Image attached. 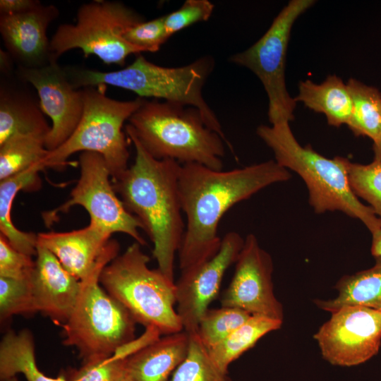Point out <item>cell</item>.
Segmentation results:
<instances>
[{
	"label": "cell",
	"mask_w": 381,
	"mask_h": 381,
	"mask_svg": "<svg viewBox=\"0 0 381 381\" xmlns=\"http://www.w3.org/2000/svg\"><path fill=\"white\" fill-rule=\"evenodd\" d=\"M190 335L187 356L174 370L170 381H231L211 360L198 334Z\"/></svg>",
	"instance_id": "28"
},
{
	"label": "cell",
	"mask_w": 381,
	"mask_h": 381,
	"mask_svg": "<svg viewBox=\"0 0 381 381\" xmlns=\"http://www.w3.org/2000/svg\"><path fill=\"white\" fill-rule=\"evenodd\" d=\"M118 381H133L131 377L128 376V375L126 372L123 374V375L120 377V379Z\"/></svg>",
	"instance_id": "39"
},
{
	"label": "cell",
	"mask_w": 381,
	"mask_h": 381,
	"mask_svg": "<svg viewBox=\"0 0 381 381\" xmlns=\"http://www.w3.org/2000/svg\"><path fill=\"white\" fill-rule=\"evenodd\" d=\"M244 238L236 231L226 233L218 253L210 260L193 267L176 282L177 313L183 331L195 333L201 318L219 294L227 269L236 262Z\"/></svg>",
	"instance_id": "15"
},
{
	"label": "cell",
	"mask_w": 381,
	"mask_h": 381,
	"mask_svg": "<svg viewBox=\"0 0 381 381\" xmlns=\"http://www.w3.org/2000/svg\"><path fill=\"white\" fill-rule=\"evenodd\" d=\"M371 234V254L375 258L381 257V229Z\"/></svg>",
	"instance_id": "37"
},
{
	"label": "cell",
	"mask_w": 381,
	"mask_h": 381,
	"mask_svg": "<svg viewBox=\"0 0 381 381\" xmlns=\"http://www.w3.org/2000/svg\"><path fill=\"white\" fill-rule=\"evenodd\" d=\"M346 85L352 100L347 126L355 135L368 136L375 142L381 131V92L353 78Z\"/></svg>",
	"instance_id": "27"
},
{
	"label": "cell",
	"mask_w": 381,
	"mask_h": 381,
	"mask_svg": "<svg viewBox=\"0 0 381 381\" xmlns=\"http://www.w3.org/2000/svg\"><path fill=\"white\" fill-rule=\"evenodd\" d=\"M37 235V245L52 252L64 267L80 281L96 265L111 236L92 222L78 230Z\"/></svg>",
	"instance_id": "18"
},
{
	"label": "cell",
	"mask_w": 381,
	"mask_h": 381,
	"mask_svg": "<svg viewBox=\"0 0 381 381\" xmlns=\"http://www.w3.org/2000/svg\"><path fill=\"white\" fill-rule=\"evenodd\" d=\"M123 37L143 52L158 51L169 38L165 28L164 16L136 24L124 33Z\"/></svg>",
	"instance_id": "34"
},
{
	"label": "cell",
	"mask_w": 381,
	"mask_h": 381,
	"mask_svg": "<svg viewBox=\"0 0 381 381\" xmlns=\"http://www.w3.org/2000/svg\"><path fill=\"white\" fill-rule=\"evenodd\" d=\"M150 258L135 242L102 270L99 283L131 313L136 322L160 334L183 331L174 308L176 284L158 268L148 267Z\"/></svg>",
	"instance_id": "7"
},
{
	"label": "cell",
	"mask_w": 381,
	"mask_h": 381,
	"mask_svg": "<svg viewBox=\"0 0 381 381\" xmlns=\"http://www.w3.org/2000/svg\"><path fill=\"white\" fill-rule=\"evenodd\" d=\"M291 177L288 169L272 159L228 171L197 163L181 164L179 190L186 225L178 252L181 272L218 253L222 243L218 226L230 208Z\"/></svg>",
	"instance_id": "1"
},
{
	"label": "cell",
	"mask_w": 381,
	"mask_h": 381,
	"mask_svg": "<svg viewBox=\"0 0 381 381\" xmlns=\"http://www.w3.org/2000/svg\"><path fill=\"white\" fill-rule=\"evenodd\" d=\"M35 256L31 283L36 312L64 324L74 308L80 281L47 248L37 245Z\"/></svg>",
	"instance_id": "17"
},
{
	"label": "cell",
	"mask_w": 381,
	"mask_h": 381,
	"mask_svg": "<svg viewBox=\"0 0 381 381\" xmlns=\"http://www.w3.org/2000/svg\"><path fill=\"white\" fill-rule=\"evenodd\" d=\"M295 101L323 114L329 125L339 127L348 123L352 111V100L346 84L335 75H329L320 84L310 80L301 81Z\"/></svg>",
	"instance_id": "22"
},
{
	"label": "cell",
	"mask_w": 381,
	"mask_h": 381,
	"mask_svg": "<svg viewBox=\"0 0 381 381\" xmlns=\"http://www.w3.org/2000/svg\"><path fill=\"white\" fill-rule=\"evenodd\" d=\"M59 15L54 5L23 13L0 14V33L6 52L17 66L36 68L53 60L47 30Z\"/></svg>",
	"instance_id": "16"
},
{
	"label": "cell",
	"mask_w": 381,
	"mask_h": 381,
	"mask_svg": "<svg viewBox=\"0 0 381 381\" xmlns=\"http://www.w3.org/2000/svg\"><path fill=\"white\" fill-rule=\"evenodd\" d=\"M281 320L261 315H251L241 326L221 341L207 348L214 365L228 373L229 365L270 332L279 329Z\"/></svg>",
	"instance_id": "25"
},
{
	"label": "cell",
	"mask_w": 381,
	"mask_h": 381,
	"mask_svg": "<svg viewBox=\"0 0 381 381\" xmlns=\"http://www.w3.org/2000/svg\"><path fill=\"white\" fill-rule=\"evenodd\" d=\"M34 344L32 334L28 329L18 332L10 330L4 335L0 343L1 380L22 373L28 381H78L45 375L36 364Z\"/></svg>",
	"instance_id": "24"
},
{
	"label": "cell",
	"mask_w": 381,
	"mask_h": 381,
	"mask_svg": "<svg viewBox=\"0 0 381 381\" xmlns=\"http://www.w3.org/2000/svg\"><path fill=\"white\" fill-rule=\"evenodd\" d=\"M46 138L32 134L16 135L0 145V181L34 166L42 165L49 153Z\"/></svg>",
	"instance_id": "26"
},
{
	"label": "cell",
	"mask_w": 381,
	"mask_h": 381,
	"mask_svg": "<svg viewBox=\"0 0 381 381\" xmlns=\"http://www.w3.org/2000/svg\"><path fill=\"white\" fill-rule=\"evenodd\" d=\"M250 316L248 312L237 308H208L200 320L196 333L208 348L225 339Z\"/></svg>",
	"instance_id": "30"
},
{
	"label": "cell",
	"mask_w": 381,
	"mask_h": 381,
	"mask_svg": "<svg viewBox=\"0 0 381 381\" xmlns=\"http://www.w3.org/2000/svg\"><path fill=\"white\" fill-rule=\"evenodd\" d=\"M80 175L71 193V198L47 214V222H52L54 217L66 212L73 205L83 207L92 222L112 235L119 232L132 237L141 246L146 241L139 229H143L140 220L131 214L117 196L110 182V171L102 155L92 152H83L79 157Z\"/></svg>",
	"instance_id": "11"
},
{
	"label": "cell",
	"mask_w": 381,
	"mask_h": 381,
	"mask_svg": "<svg viewBox=\"0 0 381 381\" xmlns=\"http://www.w3.org/2000/svg\"><path fill=\"white\" fill-rule=\"evenodd\" d=\"M82 88L83 112L71 137L60 147L49 151L45 168L60 169L78 152H92L103 157L112 179L128 168L129 151L123 123L140 107L145 98L120 101L107 97L104 85Z\"/></svg>",
	"instance_id": "8"
},
{
	"label": "cell",
	"mask_w": 381,
	"mask_h": 381,
	"mask_svg": "<svg viewBox=\"0 0 381 381\" xmlns=\"http://www.w3.org/2000/svg\"><path fill=\"white\" fill-rule=\"evenodd\" d=\"M125 130L157 159H173L181 164L197 163L222 170L226 142L207 126L195 107L145 99L129 118Z\"/></svg>",
	"instance_id": "3"
},
{
	"label": "cell",
	"mask_w": 381,
	"mask_h": 381,
	"mask_svg": "<svg viewBox=\"0 0 381 381\" xmlns=\"http://www.w3.org/2000/svg\"><path fill=\"white\" fill-rule=\"evenodd\" d=\"M35 261L31 256L15 249L0 234V277L28 279L31 277Z\"/></svg>",
	"instance_id": "35"
},
{
	"label": "cell",
	"mask_w": 381,
	"mask_h": 381,
	"mask_svg": "<svg viewBox=\"0 0 381 381\" xmlns=\"http://www.w3.org/2000/svg\"><path fill=\"white\" fill-rule=\"evenodd\" d=\"M214 9V5L208 0H186L178 10L164 15L169 37L195 23L207 21Z\"/></svg>",
	"instance_id": "33"
},
{
	"label": "cell",
	"mask_w": 381,
	"mask_h": 381,
	"mask_svg": "<svg viewBox=\"0 0 381 381\" xmlns=\"http://www.w3.org/2000/svg\"><path fill=\"white\" fill-rule=\"evenodd\" d=\"M189 344L185 331L159 337L126 359V372L133 381H168L187 356Z\"/></svg>",
	"instance_id": "20"
},
{
	"label": "cell",
	"mask_w": 381,
	"mask_h": 381,
	"mask_svg": "<svg viewBox=\"0 0 381 381\" xmlns=\"http://www.w3.org/2000/svg\"><path fill=\"white\" fill-rule=\"evenodd\" d=\"M34 313H36V310L31 277L28 279L0 277L1 321H4L13 315Z\"/></svg>",
	"instance_id": "32"
},
{
	"label": "cell",
	"mask_w": 381,
	"mask_h": 381,
	"mask_svg": "<svg viewBox=\"0 0 381 381\" xmlns=\"http://www.w3.org/2000/svg\"><path fill=\"white\" fill-rule=\"evenodd\" d=\"M337 296L328 300L315 299L320 309L332 313L346 306H361L381 312V257L367 270L343 276L336 284Z\"/></svg>",
	"instance_id": "23"
},
{
	"label": "cell",
	"mask_w": 381,
	"mask_h": 381,
	"mask_svg": "<svg viewBox=\"0 0 381 381\" xmlns=\"http://www.w3.org/2000/svg\"><path fill=\"white\" fill-rule=\"evenodd\" d=\"M119 244L110 239L92 270L82 280L74 308L61 324L65 346L75 347L83 363L104 359L133 341L135 320L101 286L103 268L118 256Z\"/></svg>",
	"instance_id": "6"
},
{
	"label": "cell",
	"mask_w": 381,
	"mask_h": 381,
	"mask_svg": "<svg viewBox=\"0 0 381 381\" xmlns=\"http://www.w3.org/2000/svg\"><path fill=\"white\" fill-rule=\"evenodd\" d=\"M0 85V145L16 135L32 134L47 138L51 126L28 89L4 76Z\"/></svg>",
	"instance_id": "19"
},
{
	"label": "cell",
	"mask_w": 381,
	"mask_h": 381,
	"mask_svg": "<svg viewBox=\"0 0 381 381\" xmlns=\"http://www.w3.org/2000/svg\"><path fill=\"white\" fill-rule=\"evenodd\" d=\"M235 265L231 282L221 297L222 306L283 321V307L274 293L272 257L253 234L244 238Z\"/></svg>",
	"instance_id": "13"
},
{
	"label": "cell",
	"mask_w": 381,
	"mask_h": 381,
	"mask_svg": "<svg viewBox=\"0 0 381 381\" xmlns=\"http://www.w3.org/2000/svg\"><path fill=\"white\" fill-rule=\"evenodd\" d=\"M256 133L272 150L274 160L286 169L295 171L304 181L309 203L315 213L340 211L362 222L371 234L381 229V218L351 189L344 157L329 159L309 145L301 146L289 123L261 125Z\"/></svg>",
	"instance_id": "5"
},
{
	"label": "cell",
	"mask_w": 381,
	"mask_h": 381,
	"mask_svg": "<svg viewBox=\"0 0 381 381\" xmlns=\"http://www.w3.org/2000/svg\"><path fill=\"white\" fill-rule=\"evenodd\" d=\"M1 381H19L16 376H13L8 378L1 380Z\"/></svg>",
	"instance_id": "40"
},
{
	"label": "cell",
	"mask_w": 381,
	"mask_h": 381,
	"mask_svg": "<svg viewBox=\"0 0 381 381\" xmlns=\"http://www.w3.org/2000/svg\"><path fill=\"white\" fill-rule=\"evenodd\" d=\"M214 61L202 56L178 67H165L149 61L138 54L129 66L102 72L78 66L64 67L74 88L109 85L132 91L139 97L182 104L200 110L207 126L219 133L231 147L222 125L202 95V89L213 71Z\"/></svg>",
	"instance_id": "4"
},
{
	"label": "cell",
	"mask_w": 381,
	"mask_h": 381,
	"mask_svg": "<svg viewBox=\"0 0 381 381\" xmlns=\"http://www.w3.org/2000/svg\"><path fill=\"white\" fill-rule=\"evenodd\" d=\"M145 21L124 4L116 1H92L77 11L75 23L60 25L50 40L53 60L64 53L80 49L85 57L97 56L105 64H125L126 58L141 49L128 42L124 33Z\"/></svg>",
	"instance_id": "9"
},
{
	"label": "cell",
	"mask_w": 381,
	"mask_h": 381,
	"mask_svg": "<svg viewBox=\"0 0 381 381\" xmlns=\"http://www.w3.org/2000/svg\"><path fill=\"white\" fill-rule=\"evenodd\" d=\"M15 73L37 90L42 110L52 120L46 148L49 151L56 149L71 137L81 119L82 90L73 87L57 61L36 68L17 66Z\"/></svg>",
	"instance_id": "14"
},
{
	"label": "cell",
	"mask_w": 381,
	"mask_h": 381,
	"mask_svg": "<svg viewBox=\"0 0 381 381\" xmlns=\"http://www.w3.org/2000/svg\"><path fill=\"white\" fill-rule=\"evenodd\" d=\"M374 160L381 162V131L377 139L373 142Z\"/></svg>",
	"instance_id": "38"
},
{
	"label": "cell",
	"mask_w": 381,
	"mask_h": 381,
	"mask_svg": "<svg viewBox=\"0 0 381 381\" xmlns=\"http://www.w3.org/2000/svg\"><path fill=\"white\" fill-rule=\"evenodd\" d=\"M314 4V0L290 1L256 42L229 59L249 69L260 80L268 98L271 125L289 123L294 119L296 102L289 95L285 83L287 48L295 21Z\"/></svg>",
	"instance_id": "10"
},
{
	"label": "cell",
	"mask_w": 381,
	"mask_h": 381,
	"mask_svg": "<svg viewBox=\"0 0 381 381\" xmlns=\"http://www.w3.org/2000/svg\"><path fill=\"white\" fill-rule=\"evenodd\" d=\"M349 185L359 198L367 201L381 218V162L368 164L353 163L345 158Z\"/></svg>",
	"instance_id": "31"
},
{
	"label": "cell",
	"mask_w": 381,
	"mask_h": 381,
	"mask_svg": "<svg viewBox=\"0 0 381 381\" xmlns=\"http://www.w3.org/2000/svg\"><path fill=\"white\" fill-rule=\"evenodd\" d=\"M126 133L135 147V162L112 185L152 241L157 268L174 281L175 256L186 229L179 190L181 164L153 157L133 133Z\"/></svg>",
	"instance_id": "2"
},
{
	"label": "cell",
	"mask_w": 381,
	"mask_h": 381,
	"mask_svg": "<svg viewBox=\"0 0 381 381\" xmlns=\"http://www.w3.org/2000/svg\"><path fill=\"white\" fill-rule=\"evenodd\" d=\"M332 316L314 335L325 360L351 367L374 356L381 345V312L361 306H346Z\"/></svg>",
	"instance_id": "12"
},
{
	"label": "cell",
	"mask_w": 381,
	"mask_h": 381,
	"mask_svg": "<svg viewBox=\"0 0 381 381\" xmlns=\"http://www.w3.org/2000/svg\"><path fill=\"white\" fill-rule=\"evenodd\" d=\"M149 342V337L143 334L104 359L83 363L72 378L78 381H118L125 372L126 359Z\"/></svg>",
	"instance_id": "29"
},
{
	"label": "cell",
	"mask_w": 381,
	"mask_h": 381,
	"mask_svg": "<svg viewBox=\"0 0 381 381\" xmlns=\"http://www.w3.org/2000/svg\"><path fill=\"white\" fill-rule=\"evenodd\" d=\"M42 4L37 0H1L0 14H18L32 11Z\"/></svg>",
	"instance_id": "36"
},
{
	"label": "cell",
	"mask_w": 381,
	"mask_h": 381,
	"mask_svg": "<svg viewBox=\"0 0 381 381\" xmlns=\"http://www.w3.org/2000/svg\"><path fill=\"white\" fill-rule=\"evenodd\" d=\"M44 168L34 166L0 182V231L17 250L32 257L37 253V235L16 228L11 220L14 199L20 190H37L41 186L39 172Z\"/></svg>",
	"instance_id": "21"
}]
</instances>
